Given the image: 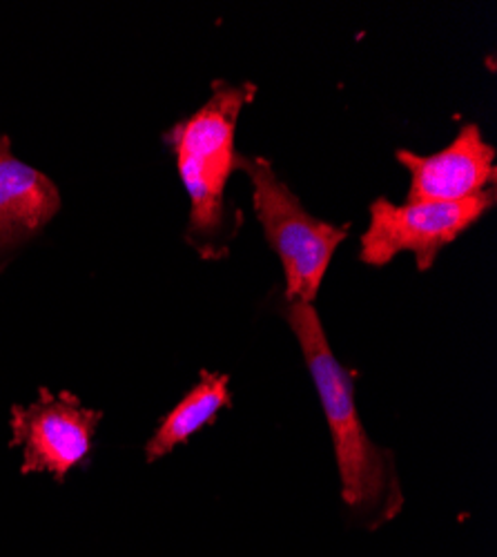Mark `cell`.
Instances as JSON below:
<instances>
[{
	"label": "cell",
	"mask_w": 497,
	"mask_h": 557,
	"mask_svg": "<svg viewBox=\"0 0 497 557\" xmlns=\"http://www.w3.org/2000/svg\"><path fill=\"white\" fill-rule=\"evenodd\" d=\"M257 85L212 81V97L188 119L163 132V144L176 159V170L190 197V221L184 239L201 259L231 255L244 212L225 203V185L237 170V123Z\"/></svg>",
	"instance_id": "6da1fadb"
},
{
	"label": "cell",
	"mask_w": 497,
	"mask_h": 557,
	"mask_svg": "<svg viewBox=\"0 0 497 557\" xmlns=\"http://www.w3.org/2000/svg\"><path fill=\"white\" fill-rule=\"evenodd\" d=\"M286 319L326 412L341 478V497L348 508L380 527L399 513L403 502L395 457L364 431L355 406V375L335 357L314 306L288 301Z\"/></svg>",
	"instance_id": "7a4b0ae2"
},
{
	"label": "cell",
	"mask_w": 497,
	"mask_h": 557,
	"mask_svg": "<svg viewBox=\"0 0 497 557\" xmlns=\"http://www.w3.org/2000/svg\"><path fill=\"white\" fill-rule=\"evenodd\" d=\"M237 170L252 183V206L268 246L286 274V301L312 304L318 297L335 250L346 242L350 223L335 225L312 216L299 197L279 178L273 163L241 154Z\"/></svg>",
	"instance_id": "3957f363"
},
{
	"label": "cell",
	"mask_w": 497,
	"mask_h": 557,
	"mask_svg": "<svg viewBox=\"0 0 497 557\" xmlns=\"http://www.w3.org/2000/svg\"><path fill=\"white\" fill-rule=\"evenodd\" d=\"M497 201L488 188L464 201H420L393 203L377 197L371 203V223L359 239V261L382 268L399 252H413L418 270L433 268L442 248L471 230Z\"/></svg>",
	"instance_id": "277c9868"
},
{
	"label": "cell",
	"mask_w": 497,
	"mask_h": 557,
	"mask_svg": "<svg viewBox=\"0 0 497 557\" xmlns=\"http://www.w3.org/2000/svg\"><path fill=\"white\" fill-rule=\"evenodd\" d=\"M103 412L83 408L67 391L40 388L29 406H12V446L21 448V473H50L63 482L87 461Z\"/></svg>",
	"instance_id": "5b68a950"
},
{
	"label": "cell",
	"mask_w": 497,
	"mask_h": 557,
	"mask_svg": "<svg viewBox=\"0 0 497 557\" xmlns=\"http://www.w3.org/2000/svg\"><path fill=\"white\" fill-rule=\"evenodd\" d=\"M395 159L411 172L406 203L464 201L495 188V148L484 141L477 123H467L453 144L431 157L411 150H395Z\"/></svg>",
	"instance_id": "8992f818"
},
{
	"label": "cell",
	"mask_w": 497,
	"mask_h": 557,
	"mask_svg": "<svg viewBox=\"0 0 497 557\" xmlns=\"http://www.w3.org/2000/svg\"><path fill=\"white\" fill-rule=\"evenodd\" d=\"M61 212L57 183L12 152L10 136H0V274Z\"/></svg>",
	"instance_id": "52a82bcc"
},
{
	"label": "cell",
	"mask_w": 497,
	"mask_h": 557,
	"mask_svg": "<svg viewBox=\"0 0 497 557\" xmlns=\"http://www.w3.org/2000/svg\"><path fill=\"white\" fill-rule=\"evenodd\" d=\"M228 406H233L231 380L203 370L201 382L163 417L161 426L146 444V459L154 461L170 455L178 444H186L197 431L212 424L219 410Z\"/></svg>",
	"instance_id": "ba28073f"
}]
</instances>
